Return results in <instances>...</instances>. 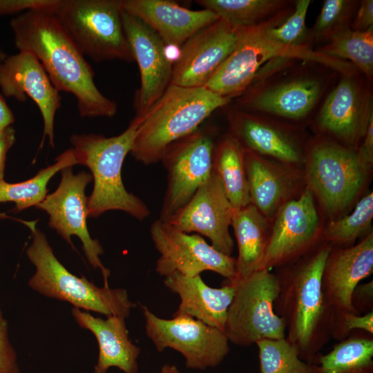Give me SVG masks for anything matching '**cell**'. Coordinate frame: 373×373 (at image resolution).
Listing matches in <instances>:
<instances>
[{
  "instance_id": "cell-1",
  "label": "cell",
  "mask_w": 373,
  "mask_h": 373,
  "mask_svg": "<svg viewBox=\"0 0 373 373\" xmlns=\"http://www.w3.org/2000/svg\"><path fill=\"white\" fill-rule=\"evenodd\" d=\"M15 46L34 55L53 86L72 93L82 117L114 116L117 104L97 87L95 73L52 11L30 10L10 23Z\"/></svg>"
},
{
  "instance_id": "cell-2",
  "label": "cell",
  "mask_w": 373,
  "mask_h": 373,
  "mask_svg": "<svg viewBox=\"0 0 373 373\" xmlns=\"http://www.w3.org/2000/svg\"><path fill=\"white\" fill-rule=\"evenodd\" d=\"M341 74L312 59L275 58L260 69L233 105L300 126L311 122Z\"/></svg>"
},
{
  "instance_id": "cell-3",
  "label": "cell",
  "mask_w": 373,
  "mask_h": 373,
  "mask_svg": "<svg viewBox=\"0 0 373 373\" xmlns=\"http://www.w3.org/2000/svg\"><path fill=\"white\" fill-rule=\"evenodd\" d=\"M332 247L323 242L310 253L276 274L278 292L276 314L285 322V338L294 345L299 357L316 364L321 350L331 337L332 314L322 292L321 279Z\"/></svg>"
},
{
  "instance_id": "cell-4",
  "label": "cell",
  "mask_w": 373,
  "mask_h": 373,
  "mask_svg": "<svg viewBox=\"0 0 373 373\" xmlns=\"http://www.w3.org/2000/svg\"><path fill=\"white\" fill-rule=\"evenodd\" d=\"M140 118L135 117L121 134L106 137L98 134H73L70 138L77 164L91 171L94 186L87 198L88 216L107 211H124L139 220L150 215L146 204L128 192L122 182V168L131 152Z\"/></svg>"
},
{
  "instance_id": "cell-5",
  "label": "cell",
  "mask_w": 373,
  "mask_h": 373,
  "mask_svg": "<svg viewBox=\"0 0 373 373\" xmlns=\"http://www.w3.org/2000/svg\"><path fill=\"white\" fill-rule=\"evenodd\" d=\"M231 102L205 87L170 84L162 97L140 117L130 153L145 165L157 163L167 146L197 131L213 112Z\"/></svg>"
},
{
  "instance_id": "cell-6",
  "label": "cell",
  "mask_w": 373,
  "mask_h": 373,
  "mask_svg": "<svg viewBox=\"0 0 373 373\" xmlns=\"http://www.w3.org/2000/svg\"><path fill=\"white\" fill-rule=\"evenodd\" d=\"M294 8V6L266 23L244 28L232 52L204 87L232 100L246 90L260 68L271 59L279 57L318 61L342 73L354 71L356 68L347 61L329 57L314 49L288 46L270 36L269 29L281 24Z\"/></svg>"
},
{
  "instance_id": "cell-7",
  "label": "cell",
  "mask_w": 373,
  "mask_h": 373,
  "mask_svg": "<svg viewBox=\"0 0 373 373\" xmlns=\"http://www.w3.org/2000/svg\"><path fill=\"white\" fill-rule=\"evenodd\" d=\"M30 229L32 241L26 255L35 267L28 281L36 292L50 298L66 301L74 307L125 318L136 305L128 299L126 289L99 287L85 276L70 273L57 258L45 234L36 222H23Z\"/></svg>"
},
{
  "instance_id": "cell-8",
  "label": "cell",
  "mask_w": 373,
  "mask_h": 373,
  "mask_svg": "<svg viewBox=\"0 0 373 373\" xmlns=\"http://www.w3.org/2000/svg\"><path fill=\"white\" fill-rule=\"evenodd\" d=\"M54 12L84 56L97 63L135 61L123 28L121 0H61Z\"/></svg>"
},
{
  "instance_id": "cell-9",
  "label": "cell",
  "mask_w": 373,
  "mask_h": 373,
  "mask_svg": "<svg viewBox=\"0 0 373 373\" xmlns=\"http://www.w3.org/2000/svg\"><path fill=\"white\" fill-rule=\"evenodd\" d=\"M305 161L309 189L330 215L341 212L353 201L369 169L356 151L319 135L309 141Z\"/></svg>"
},
{
  "instance_id": "cell-10",
  "label": "cell",
  "mask_w": 373,
  "mask_h": 373,
  "mask_svg": "<svg viewBox=\"0 0 373 373\" xmlns=\"http://www.w3.org/2000/svg\"><path fill=\"white\" fill-rule=\"evenodd\" d=\"M228 280L235 285L224 331L229 342L249 346L262 339L285 338V322L274 308L278 292L276 274L261 269Z\"/></svg>"
},
{
  "instance_id": "cell-11",
  "label": "cell",
  "mask_w": 373,
  "mask_h": 373,
  "mask_svg": "<svg viewBox=\"0 0 373 373\" xmlns=\"http://www.w3.org/2000/svg\"><path fill=\"white\" fill-rule=\"evenodd\" d=\"M372 115V82L356 70L340 75L310 123L319 135L356 151Z\"/></svg>"
},
{
  "instance_id": "cell-12",
  "label": "cell",
  "mask_w": 373,
  "mask_h": 373,
  "mask_svg": "<svg viewBox=\"0 0 373 373\" xmlns=\"http://www.w3.org/2000/svg\"><path fill=\"white\" fill-rule=\"evenodd\" d=\"M145 329L157 352L171 348L183 355L188 368L204 370L220 365L229 352V341L218 328L186 314L157 316L142 305Z\"/></svg>"
},
{
  "instance_id": "cell-13",
  "label": "cell",
  "mask_w": 373,
  "mask_h": 373,
  "mask_svg": "<svg viewBox=\"0 0 373 373\" xmlns=\"http://www.w3.org/2000/svg\"><path fill=\"white\" fill-rule=\"evenodd\" d=\"M215 145L209 133L198 129L166 146L160 160L167 172V186L160 220L168 221L209 178Z\"/></svg>"
},
{
  "instance_id": "cell-14",
  "label": "cell",
  "mask_w": 373,
  "mask_h": 373,
  "mask_svg": "<svg viewBox=\"0 0 373 373\" xmlns=\"http://www.w3.org/2000/svg\"><path fill=\"white\" fill-rule=\"evenodd\" d=\"M73 166L61 171V179L57 189L35 207L49 215L48 225L68 244L73 247L71 237L77 236L82 243L84 254L94 269H99L105 287H109L108 278L110 271L100 260L104 254L98 240L91 238L87 227V198L85 189L93 180L91 174L82 171L73 172Z\"/></svg>"
},
{
  "instance_id": "cell-15",
  "label": "cell",
  "mask_w": 373,
  "mask_h": 373,
  "mask_svg": "<svg viewBox=\"0 0 373 373\" xmlns=\"http://www.w3.org/2000/svg\"><path fill=\"white\" fill-rule=\"evenodd\" d=\"M275 216L259 270L271 271L292 263L323 242L313 192L309 188L298 199L283 204Z\"/></svg>"
},
{
  "instance_id": "cell-16",
  "label": "cell",
  "mask_w": 373,
  "mask_h": 373,
  "mask_svg": "<svg viewBox=\"0 0 373 373\" xmlns=\"http://www.w3.org/2000/svg\"><path fill=\"white\" fill-rule=\"evenodd\" d=\"M150 233L160 254L155 267L160 276L166 277L176 271L194 277L211 271L227 280L235 278L236 258L218 251L199 234L181 231L160 219L151 224Z\"/></svg>"
},
{
  "instance_id": "cell-17",
  "label": "cell",
  "mask_w": 373,
  "mask_h": 373,
  "mask_svg": "<svg viewBox=\"0 0 373 373\" xmlns=\"http://www.w3.org/2000/svg\"><path fill=\"white\" fill-rule=\"evenodd\" d=\"M229 133L244 147L285 165L305 161L308 142L300 126L267 115L247 112L233 104L227 110Z\"/></svg>"
},
{
  "instance_id": "cell-18",
  "label": "cell",
  "mask_w": 373,
  "mask_h": 373,
  "mask_svg": "<svg viewBox=\"0 0 373 373\" xmlns=\"http://www.w3.org/2000/svg\"><path fill=\"white\" fill-rule=\"evenodd\" d=\"M243 29L219 18L191 37L179 48L171 84L204 87L232 52Z\"/></svg>"
},
{
  "instance_id": "cell-19",
  "label": "cell",
  "mask_w": 373,
  "mask_h": 373,
  "mask_svg": "<svg viewBox=\"0 0 373 373\" xmlns=\"http://www.w3.org/2000/svg\"><path fill=\"white\" fill-rule=\"evenodd\" d=\"M126 37L140 75V86L134 99L136 117H142L171 84L173 62L158 35L140 19L122 9Z\"/></svg>"
},
{
  "instance_id": "cell-20",
  "label": "cell",
  "mask_w": 373,
  "mask_h": 373,
  "mask_svg": "<svg viewBox=\"0 0 373 373\" xmlns=\"http://www.w3.org/2000/svg\"><path fill=\"white\" fill-rule=\"evenodd\" d=\"M233 208L213 171L189 201L168 221L185 233L208 238L218 251L231 256L234 243L229 232Z\"/></svg>"
},
{
  "instance_id": "cell-21",
  "label": "cell",
  "mask_w": 373,
  "mask_h": 373,
  "mask_svg": "<svg viewBox=\"0 0 373 373\" xmlns=\"http://www.w3.org/2000/svg\"><path fill=\"white\" fill-rule=\"evenodd\" d=\"M0 88L8 97L23 102L30 98L44 121V137L54 147V120L61 107V95L38 59L27 51L7 56L0 64Z\"/></svg>"
},
{
  "instance_id": "cell-22",
  "label": "cell",
  "mask_w": 373,
  "mask_h": 373,
  "mask_svg": "<svg viewBox=\"0 0 373 373\" xmlns=\"http://www.w3.org/2000/svg\"><path fill=\"white\" fill-rule=\"evenodd\" d=\"M373 272V233L347 247H332L321 279L322 292L332 317L342 313L358 314L352 305V294Z\"/></svg>"
},
{
  "instance_id": "cell-23",
  "label": "cell",
  "mask_w": 373,
  "mask_h": 373,
  "mask_svg": "<svg viewBox=\"0 0 373 373\" xmlns=\"http://www.w3.org/2000/svg\"><path fill=\"white\" fill-rule=\"evenodd\" d=\"M121 6L154 30L166 46L178 48L219 19L211 10H193L168 0H121Z\"/></svg>"
},
{
  "instance_id": "cell-24",
  "label": "cell",
  "mask_w": 373,
  "mask_h": 373,
  "mask_svg": "<svg viewBox=\"0 0 373 373\" xmlns=\"http://www.w3.org/2000/svg\"><path fill=\"white\" fill-rule=\"evenodd\" d=\"M71 314L79 326L97 339L99 354L93 373H107L112 367L124 373H138L140 349L130 340L124 317L110 316L104 319L75 307Z\"/></svg>"
},
{
  "instance_id": "cell-25",
  "label": "cell",
  "mask_w": 373,
  "mask_h": 373,
  "mask_svg": "<svg viewBox=\"0 0 373 373\" xmlns=\"http://www.w3.org/2000/svg\"><path fill=\"white\" fill-rule=\"evenodd\" d=\"M164 283L180 299L174 315H189L224 331L227 311L235 293L231 282L227 280L222 287L213 288L200 275L188 277L175 271L165 277Z\"/></svg>"
},
{
  "instance_id": "cell-26",
  "label": "cell",
  "mask_w": 373,
  "mask_h": 373,
  "mask_svg": "<svg viewBox=\"0 0 373 373\" xmlns=\"http://www.w3.org/2000/svg\"><path fill=\"white\" fill-rule=\"evenodd\" d=\"M231 226L238 249V257L235 259L236 276L233 279H242L259 270L270 231L267 218L251 204L233 209Z\"/></svg>"
},
{
  "instance_id": "cell-27",
  "label": "cell",
  "mask_w": 373,
  "mask_h": 373,
  "mask_svg": "<svg viewBox=\"0 0 373 373\" xmlns=\"http://www.w3.org/2000/svg\"><path fill=\"white\" fill-rule=\"evenodd\" d=\"M245 162L251 204L267 218L272 217L289 193V177L280 165L247 149Z\"/></svg>"
},
{
  "instance_id": "cell-28",
  "label": "cell",
  "mask_w": 373,
  "mask_h": 373,
  "mask_svg": "<svg viewBox=\"0 0 373 373\" xmlns=\"http://www.w3.org/2000/svg\"><path fill=\"white\" fill-rule=\"evenodd\" d=\"M245 153L244 147L230 133L216 144L213 151V171L233 209L251 204Z\"/></svg>"
},
{
  "instance_id": "cell-29",
  "label": "cell",
  "mask_w": 373,
  "mask_h": 373,
  "mask_svg": "<svg viewBox=\"0 0 373 373\" xmlns=\"http://www.w3.org/2000/svg\"><path fill=\"white\" fill-rule=\"evenodd\" d=\"M196 3L237 27L266 23L293 7L292 0H198Z\"/></svg>"
},
{
  "instance_id": "cell-30",
  "label": "cell",
  "mask_w": 373,
  "mask_h": 373,
  "mask_svg": "<svg viewBox=\"0 0 373 373\" xmlns=\"http://www.w3.org/2000/svg\"><path fill=\"white\" fill-rule=\"evenodd\" d=\"M55 160V164L41 169L28 180L9 183L3 179L0 180V202H14L17 211L41 202L47 195V185L51 178L58 171L77 164L73 149L63 152Z\"/></svg>"
},
{
  "instance_id": "cell-31",
  "label": "cell",
  "mask_w": 373,
  "mask_h": 373,
  "mask_svg": "<svg viewBox=\"0 0 373 373\" xmlns=\"http://www.w3.org/2000/svg\"><path fill=\"white\" fill-rule=\"evenodd\" d=\"M317 52L350 63L369 82L373 80V27L365 31L347 29L327 43L314 48Z\"/></svg>"
},
{
  "instance_id": "cell-32",
  "label": "cell",
  "mask_w": 373,
  "mask_h": 373,
  "mask_svg": "<svg viewBox=\"0 0 373 373\" xmlns=\"http://www.w3.org/2000/svg\"><path fill=\"white\" fill-rule=\"evenodd\" d=\"M256 345L260 373H321L318 365L303 361L296 346L286 338L262 339Z\"/></svg>"
},
{
  "instance_id": "cell-33",
  "label": "cell",
  "mask_w": 373,
  "mask_h": 373,
  "mask_svg": "<svg viewBox=\"0 0 373 373\" xmlns=\"http://www.w3.org/2000/svg\"><path fill=\"white\" fill-rule=\"evenodd\" d=\"M373 217V193H369L349 215L331 222L323 231V241L332 247H347L369 229Z\"/></svg>"
},
{
  "instance_id": "cell-34",
  "label": "cell",
  "mask_w": 373,
  "mask_h": 373,
  "mask_svg": "<svg viewBox=\"0 0 373 373\" xmlns=\"http://www.w3.org/2000/svg\"><path fill=\"white\" fill-rule=\"evenodd\" d=\"M372 356L373 335L363 331L340 341L327 354H319L316 365L323 372H333L366 364Z\"/></svg>"
},
{
  "instance_id": "cell-35",
  "label": "cell",
  "mask_w": 373,
  "mask_h": 373,
  "mask_svg": "<svg viewBox=\"0 0 373 373\" xmlns=\"http://www.w3.org/2000/svg\"><path fill=\"white\" fill-rule=\"evenodd\" d=\"M358 0H325L311 28V45L315 48L327 43L334 36L351 28L358 8Z\"/></svg>"
},
{
  "instance_id": "cell-36",
  "label": "cell",
  "mask_w": 373,
  "mask_h": 373,
  "mask_svg": "<svg viewBox=\"0 0 373 373\" xmlns=\"http://www.w3.org/2000/svg\"><path fill=\"white\" fill-rule=\"evenodd\" d=\"M311 3V0H295L294 10L288 17L281 24L269 29L270 36L288 46L314 49L310 42L309 28L306 24Z\"/></svg>"
},
{
  "instance_id": "cell-37",
  "label": "cell",
  "mask_w": 373,
  "mask_h": 373,
  "mask_svg": "<svg viewBox=\"0 0 373 373\" xmlns=\"http://www.w3.org/2000/svg\"><path fill=\"white\" fill-rule=\"evenodd\" d=\"M353 330H362L373 335V311L364 314L346 312L332 317V338L342 341Z\"/></svg>"
},
{
  "instance_id": "cell-38",
  "label": "cell",
  "mask_w": 373,
  "mask_h": 373,
  "mask_svg": "<svg viewBox=\"0 0 373 373\" xmlns=\"http://www.w3.org/2000/svg\"><path fill=\"white\" fill-rule=\"evenodd\" d=\"M0 373H20L16 351L10 343L8 323L0 304Z\"/></svg>"
},
{
  "instance_id": "cell-39",
  "label": "cell",
  "mask_w": 373,
  "mask_h": 373,
  "mask_svg": "<svg viewBox=\"0 0 373 373\" xmlns=\"http://www.w3.org/2000/svg\"><path fill=\"white\" fill-rule=\"evenodd\" d=\"M61 0H0V15L15 14L23 10L55 12Z\"/></svg>"
},
{
  "instance_id": "cell-40",
  "label": "cell",
  "mask_w": 373,
  "mask_h": 373,
  "mask_svg": "<svg viewBox=\"0 0 373 373\" xmlns=\"http://www.w3.org/2000/svg\"><path fill=\"white\" fill-rule=\"evenodd\" d=\"M351 302L359 314L373 311V281L358 285L352 294Z\"/></svg>"
},
{
  "instance_id": "cell-41",
  "label": "cell",
  "mask_w": 373,
  "mask_h": 373,
  "mask_svg": "<svg viewBox=\"0 0 373 373\" xmlns=\"http://www.w3.org/2000/svg\"><path fill=\"white\" fill-rule=\"evenodd\" d=\"M373 27V1L361 0L353 18L351 28L365 31Z\"/></svg>"
},
{
  "instance_id": "cell-42",
  "label": "cell",
  "mask_w": 373,
  "mask_h": 373,
  "mask_svg": "<svg viewBox=\"0 0 373 373\" xmlns=\"http://www.w3.org/2000/svg\"><path fill=\"white\" fill-rule=\"evenodd\" d=\"M356 153L361 160L370 168L373 163V115L369 119L364 136Z\"/></svg>"
},
{
  "instance_id": "cell-43",
  "label": "cell",
  "mask_w": 373,
  "mask_h": 373,
  "mask_svg": "<svg viewBox=\"0 0 373 373\" xmlns=\"http://www.w3.org/2000/svg\"><path fill=\"white\" fill-rule=\"evenodd\" d=\"M15 142V131L8 126L0 131V180L3 179L6 155Z\"/></svg>"
},
{
  "instance_id": "cell-44",
  "label": "cell",
  "mask_w": 373,
  "mask_h": 373,
  "mask_svg": "<svg viewBox=\"0 0 373 373\" xmlns=\"http://www.w3.org/2000/svg\"><path fill=\"white\" fill-rule=\"evenodd\" d=\"M14 122L13 113L0 93V131L10 126Z\"/></svg>"
},
{
  "instance_id": "cell-45",
  "label": "cell",
  "mask_w": 373,
  "mask_h": 373,
  "mask_svg": "<svg viewBox=\"0 0 373 373\" xmlns=\"http://www.w3.org/2000/svg\"><path fill=\"white\" fill-rule=\"evenodd\" d=\"M321 373H373V361L360 366L337 372H325L321 370Z\"/></svg>"
},
{
  "instance_id": "cell-46",
  "label": "cell",
  "mask_w": 373,
  "mask_h": 373,
  "mask_svg": "<svg viewBox=\"0 0 373 373\" xmlns=\"http://www.w3.org/2000/svg\"><path fill=\"white\" fill-rule=\"evenodd\" d=\"M161 373H182L174 365L165 364L161 369Z\"/></svg>"
},
{
  "instance_id": "cell-47",
  "label": "cell",
  "mask_w": 373,
  "mask_h": 373,
  "mask_svg": "<svg viewBox=\"0 0 373 373\" xmlns=\"http://www.w3.org/2000/svg\"><path fill=\"white\" fill-rule=\"evenodd\" d=\"M6 57V54L0 48V64L4 61Z\"/></svg>"
},
{
  "instance_id": "cell-48",
  "label": "cell",
  "mask_w": 373,
  "mask_h": 373,
  "mask_svg": "<svg viewBox=\"0 0 373 373\" xmlns=\"http://www.w3.org/2000/svg\"><path fill=\"white\" fill-rule=\"evenodd\" d=\"M8 216L5 213H0V218H7Z\"/></svg>"
}]
</instances>
